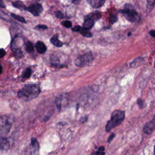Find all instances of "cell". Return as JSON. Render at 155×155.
Returning <instances> with one entry per match:
<instances>
[{
    "label": "cell",
    "instance_id": "obj_8",
    "mask_svg": "<svg viewBox=\"0 0 155 155\" xmlns=\"http://www.w3.org/2000/svg\"><path fill=\"white\" fill-rule=\"evenodd\" d=\"M84 19H85V21L83 23V27L87 30L91 29L93 27V26H94L95 21H94L93 19H90V18H84Z\"/></svg>",
    "mask_w": 155,
    "mask_h": 155
},
{
    "label": "cell",
    "instance_id": "obj_28",
    "mask_svg": "<svg viewBox=\"0 0 155 155\" xmlns=\"http://www.w3.org/2000/svg\"><path fill=\"white\" fill-rule=\"evenodd\" d=\"M0 7L1 8H5L6 7V5L4 3V1L3 0H0Z\"/></svg>",
    "mask_w": 155,
    "mask_h": 155
},
{
    "label": "cell",
    "instance_id": "obj_29",
    "mask_svg": "<svg viewBox=\"0 0 155 155\" xmlns=\"http://www.w3.org/2000/svg\"><path fill=\"white\" fill-rule=\"evenodd\" d=\"M36 28L42 29H46L47 28V27L46 26H44V25H40V26H38L36 27Z\"/></svg>",
    "mask_w": 155,
    "mask_h": 155
},
{
    "label": "cell",
    "instance_id": "obj_6",
    "mask_svg": "<svg viewBox=\"0 0 155 155\" xmlns=\"http://www.w3.org/2000/svg\"><path fill=\"white\" fill-rule=\"evenodd\" d=\"M155 128V119L150 122L147 123L143 128L144 132L147 134H150Z\"/></svg>",
    "mask_w": 155,
    "mask_h": 155
},
{
    "label": "cell",
    "instance_id": "obj_23",
    "mask_svg": "<svg viewBox=\"0 0 155 155\" xmlns=\"http://www.w3.org/2000/svg\"><path fill=\"white\" fill-rule=\"evenodd\" d=\"M137 103H138V106H139V107H140V108H143L145 107L144 102V101H142V100L139 99V100H138Z\"/></svg>",
    "mask_w": 155,
    "mask_h": 155
},
{
    "label": "cell",
    "instance_id": "obj_24",
    "mask_svg": "<svg viewBox=\"0 0 155 155\" xmlns=\"http://www.w3.org/2000/svg\"><path fill=\"white\" fill-rule=\"evenodd\" d=\"M148 6L151 7H154L155 6V0H147Z\"/></svg>",
    "mask_w": 155,
    "mask_h": 155
},
{
    "label": "cell",
    "instance_id": "obj_22",
    "mask_svg": "<svg viewBox=\"0 0 155 155\" xmlns=\"http://www.w3.org/2000/svg\"><path fill=\"white\" fill-rule=\"evenodd\" d=\"M9 142L6 140L4 141H3L1 144V147L3 149H7L9 148Z\"/></svg>",
    "mask_w": 155,
    "mask_h": 155
},
{
    "label": "cell",
    "instance_id": "obj_27",
    "mask_svg": "<svg viewBox=\"0 0 155 155\" xmlns=\"http://www.w3.org/2000/svg\"><path fill=\"white\" fill-rule=\"evenodd\" d=\"M115 137V134H114V133H111V134L110 136L109 137V138H108V143H110L112 140H113V139L114 138V137Z\"/></svg>",
    "mask_w": 155,
    "mask_h": 155
},
{
    "label": "cell",
    "instance_id": "obj_2",
    "mask_svg": "<svg viewBox=\"0 0 155 155\" xmlns=\"http://www.w3.org/2000/svg\"><path fill=\"white\" fill-rule=\"evenodd\" d=\"M125 118V112L122 110H115L111 115V119L107 122L106 128L107 131H110V130L120 125L123 121Z\"/></svg>",
    "mask_w": 155,
    "mask_h": 155
},
{
    "label": "cell",
    "instance_id": "obj_5",
    "mask_svg": "<svg viewBox=\"0 0 155 155\" xmlns=\"http://www.w3.org/2000/svg\"><path fill=\"white\" fill-rule=\"evenodd\" d=\"M26 10L30 12L34 16H38L43 12V8L41 4L36 3V4H31L28 7H26Z\"/></svg>",
    "mask_w": 155,
    "mask_h": 155
},
{
    "label": "cell",
    "instance_id": "obj_33",
    "mask_svg": "<svg viewBox=\"0 0 155 155\" xmlns=\"http://www.w3.org/2000/svg\"><path fill=\"white\" fill-rule=\"evenodd\" d=\"M2 70H3V68H2V66H1V64H0V74L2 72Z\"/></svg>",
    "mask_w": 155,
    "mask_h": 155
},
{
    "label": "cell",
    "instance_id": "obj_25",
    "mask_svg": "<svg viewBox=\"0 0 155 155\" xmlns=\"http://www.w3.org/2000/svg\"><path fill=\"white\" fill-rule=\"evenodd\" d=\"M81 28H82V27H81V26H75V27L73 28L72 30H73V32H80V30L81 29Z\"/></svg>",
    "mask_w": 155,
    "mask_h": 155
},
{
    "label": "cell",
    "instance_id": "obj_7",
    "mask_svg": "<svg viewBox=\"0 0 155 155\" xmlns=\"http://www.w3.org/2000/svg\"><path fill=\"white\" fill-rule=\"evenodd\" d=\"M87 1L88 3L94 8L101 7L105 2V0H87Z\"/></svg>",
    "mask_w": 155,
    "mask_h": 155
},
{
    "label": "cell",
    "instance_id": "obj_32",
    "mask_svg": "<svg viewBox=\"0 0 155 155\" xmlns=\"http://www.w3.org/2000/svg\"><path fill=\"white\" fill-rule=\"evenodd\" d=\"M104 150H105V148L104 147H100L99 148V151H104Z\"/></svg>",
    "mask_w": 155,
    "mask_h": 155
},
{
    "label": "cell",
    "instance_id": "obj_19",
    "mask_svg": "<svg viewBox=\"0 0 155 155\" xmlns=\"http://www.w3.org/2000/svg\"><path fill=\"white\" fill-rule=\"evenodd\" d=\"M62 25L66 28H70L72 27V23L69 21H64L62 22Z\"/></svg>",
    "mask_w": 155,
    "mask_h": 155
},
{
    "label": "cell",
    "instance_id": "obj_9",
    "mask_svg": "<svg viewBox=\"0 0 155 155\" xmlns=\"http://www.w3.org/2000/svg\"><path fill=\"white\" fill-rule=\"evenodd\" d=\"M36 50H37L38 52L39 53H41V54L44 53L46 51V50H47L46 46H45L44 43H43L41 41H38L36 43Z\"/></svg>",
    "mask_w": 155,
    "mask_h": 155
},
{
    "label": "cell",
    "instance_id": "obj_16",
    "mask_svg": "<svg viewBox=\"0 0 155 155\" xmlns=\"http://www.w3.org/2000/svg\"><path fill=\"white\" fill-rule=\"evenodd\" d=\"M26 50L27 52L29 53H32L33 52V50H34V48H33V44L29 41L26 43Z\"/></svg>",
    "mask_w": 155,
    "mask_h": 155
},
{
    "label": "cell",
    "instance_id": "obj_13",
    "mask_svg": "<svg viewBox=\"0 0 155 155\" xmlns=\"http://www.w3.org/2000/svg\"><path fill=\"white\" fill-rule=\"evenodd\" d=\"M12 5L17 8V9H19L20 10H23V9H25L26 10V7L24 5V4L21 2V1H15V2H13L12 3Z\"/></svg>",
    "mask_w": 155,
    "mask_h": 155
},
{
    "label": "cell",
    "instance_id": "obj_34",
    "mask_svg": "<svg viewBox=\"0 0 155 155\" xmlns=\"http://www.w3.org/2000/svg\"><path fill=\"white\" fill-rule=\"evenodd\" d=\"M49 117H46V118H44V121H48V120H49Z\"/></svg>",
    "mask_w": 155,
    "mask_h": 155
},
{
    "label": "cell",
    "instance_id": "obj_35",
    "mask_svg": "<svg viewBox=\"0 0 155 155\" xmlns=\"http://www.w3.org/2000/svg\"><path fill=\"white\" fill-rule=\"evenodd\" d=\"M154 155H155V146H154Z\"/></svg>",
    "mask_w": 155,
    "mask_h": 155
},
{
    "label": "cell",
    "instance_id": "obj_12",
    "mask_svg": "<svg viewBox=\"0 0 155 155\" xmlns=\"http://www.w3.org/2000/svg\"><path fill=\"white\" fill-rule=\"evenodd\" d=\"M143 61V59L142 58H137V59L134 60L130 64V66L131 67H133V68H135V67H137L138 66H140L142 62Z\"/></svg>",
    "mask_w": 155,
    "mask_h": 155
},
{
    "label": "cell",
    "instance_id": "obj_21",
    "mask_svg": "<svg viewBox=\"0 0 155 155\" xmlns=\"http://www.w3.org/2000/svg\"><path fill=\"white\" fill-rule=\"evenodd\" d=\"M117 20H118L117 16H114V15H111V17H110V23L111 24H113L115 22L117 21Z\"/></svg>",
    "mask_w": 155,
    "mask_h": 155
},
{
    "label": "cell",
    "instance_id": "obj_1",
    "mask_svg": "<svg viewBox=\"0 0 155 155\" xmlns=\"http://www.w3.org/2000/svg\"><path fill=\"white\" fill-rule=\"evenodd\" d=\"M40 89L35 84H29L25 86L21 90H19L18 98L25 101H30L34 100L40 93Z\"/></svg>",
    "mask_w": 155,
    "mask_h": 155
},
{
    "label": "cell",
    "instance_id": "obj_30",
    "mask_svg": "<svg viewBox=\"0 0 155 155\" xmlns=\"http://www.w3.org/2000/svg\"><path fill=\"white\" fill-rule=\"evenodd\" d=\"M95 155H105V153L104 151H98V152H96Z\"/></svg>",
    "mask_w": 155,
    "mask_h": 155
},
{
    "label": "cell",
    "instance_id": "obj_20",
    "mask_svg": "<svg viewBox=\"0 0 155 155\" xmlns=\"http://www.w3.org/2000/svg\"><path fill=\"white\" fill-rule=\"evenodd\" d=\"M55 15L56 18H59V19H62L64 18V15L63 14V13L61 11H56L55 12Z\"/></svg>",
    "mask_w": 155,
    "mask_h": 155
},
{
    "label": "cell",
    "instance_id": "obj_17",
    "mask_svg": "<svg viewBox=\"0 0 155 155\" xmlns=\"http://www.w3.org/2000/svg\"><path fill=\"white\" fill-rule=\"evenodd\" d=\"M31 144L35 150H38L39 148V145L38 143L37 140L35 138H32L31 140Z\"/></svg>",
    "mask_w": 155,
    "mask_h": 155
},
{
    "label": "cell",
    "instance_id": "obj_15",
    "mask_svg": "<svg viewBox=\"0 0 155 155\" xmlns=\"http://www.w3.org/2000/svg\"><path fill=\"white\" fill-rule=\"evenodd\" d=\"M10 15H11V16H12V18H13L14 19H16V20H17V21H19V22L24 23H26V20H25V19H24L23 17H22V16H19V15H15V14H14V13H11Z\"/></svg>",
    "mask_w": 155,
    "mask_h": 155
},
{
    "label": "cell",
    "instance_id": "obj_4",
    "mask_svg": "<svg viewBox=\"0 0 155 155\" xmlns=\"http://www.w3.org/2000/svg\"><path fill=\"white\" fill-rule=\"evenodd\" d=\"M93 61V56L91 53H87L80 56L75 61V65L78 67H84L90 65Z\"/></svg>",
    "mask_w": 155,
    "mask_h": 155
},
{
    "label": "cell",
    "instance_id": "obj_37",
    "mask_svg": "<svg viewBox=\"0 0 155 155\" xmlns=\"http://www.w3.org/2000/svg\"><path fill=\"white\" fill-rule=\"evenodd\" d=\"M72 1H75V0H72Z\"/></svg>",
    "mask_w": 155,
    "mask_h": 155
},
{
    "label": "cell",
    "instance_id": "obj_36",
    "mask_svg": "<svg viewBox=\"0 0 155 155\" xmlns=\"http://www.w3.org/2000/svg\"><path fill=\"white\" fill-rule=\"evenodd\" d=\"M154 67H155V62H154Z\"/></svg>",
    "mask_w": 155,
    "mask_h": 155
},
{
    "label": "cell",
    "instance_id": "obj_26",
    "mask_svg": "<svg viewBox=\"0 0 155 155\" xmlns=\"http://www.w3.org/2000/svg\"><path fill=\"white\" fill-rule=\"evenodd\" d=\"M6 55V51L3 49H0V58L4 57Z\"/></svg>",
    "mask_w": 155,
    "mask_h": 155
},
{
    "label": "cell",
    "instance_id": "obj_18",
    "mask_svg": "<svg viewBox=\"0 0 155 155\" xmlns=\"http://www.w3.org/2000/svg\"><path fill=\"white\" fill-rule=\"evenodd\" d=\"M32 74V70L30 68H27L23 74V77L24 78H29Z\"/></svg>",
    "mask_w": 155,
    "mask_h": 155
},
{
    "label": "cell",
    "instance_id": "obj_31",
    "mask_svg": "<svg viewBox=\"0 0 155 155\" xmlns=\"http://www.w3.org/2000/svg\"><path fill=\"white\" fill-rule=\"evenodd\" d=\"M150 35H151L152 37H155V30H151V31L150 32Z\"/></svg>",
    "mask_w": 155,
    "mask_h": 155
},
{
    "label": "cell",
    "instance_id": "obj_3",
    "mask_svg": "<svg viewBox=\"0 0 155 155\" xmlns=\"http://www.w3.org/2000/svg\"><path fill=\"white\" fill-rule=\"evenodd\" d=\"M120 12L127 20L130 22L136 23L140 20V16L138 13L135 11L134 7L131 4H125L124 8L121 9Z\"/></svg>",
    "mask_w": 155,
    "mask_h": 155
},
{
    "label": "cell",
    "instance_id": "obj_11",
    "mask_svg": "<svg viewBox=\"0 0 155 155\" xmlns=\"http://www.w3.org/2000/svg\"><path fill=\"white\" fill-rule=\"evenodd\" d=\"M50 42L56 47H61L63 46V43L58 40V35H55L53 37H52L50 40Z\"/></svg>",
    "mask_w": 155,
    "mask_h": 155
},
{
    "label": "cell",
    "instance_id": "obj_10",
    "mask_svg": "<svg viewBox=\"0 0 155 155\" xmlns=\"http://www.w3.org/2000/svg\"><path fill=\"white\" fill-rule=\"evenodd\" d=\"M101 17V15L99 12H93V13L88 15L85 18L92 19L94 21L96 22L98 21V19H100Z\"/></svg>",
    "mask_w": 155,
    "mask_h": 155
},
{
    "label": "cell",
    "instance_id": "obj_14",
    "mask_svg": "<svg viewBox=\"0 0 155 155\" xmlns=\"http://www.w3.org/2000/svg\"><path fill=\"white\" fill-rule=\"evenodd\" d=\"M81 32V33L82 34L83 36H84V37L86 38H91L92 37V34L91 33V32L89 31V30H87L85 28H81V29L80 31Z\"/></svg>",
    "mask_w": 155,
    "mask_h": 155
}]
</instances>
